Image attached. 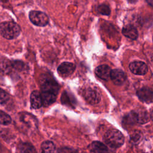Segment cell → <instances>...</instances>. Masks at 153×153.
<instances>
[{
    "mask_svg": "<svg viewBox=\"0 0 153 153\" xmlns=\"http://www.w3.org/2000/svg\"><path fill=\"white\" fill-rule=\"evenodd\" d=\"M129 69L133 74L137 75H143L148 72L146 64L141 61H134L130 63Z\"/></svg>",
    "mask_w": 153,
    "mask_h": 153,
    "instance_id": "6",
    "label": "cell"
},
{
    "mask_svg": "<svg viewBox=\"0 0 153 153\" xmlns=\"http://www.w3.org/2000/svg\"><path fill=\"white\" fill-rule=\"evenodd\" d=\"M31 106L34 109H39L42 105V100L41 93L35 90L32 92L30 97Z\"/></svg>",
    "mask_w": 153,
    "mask_h": 153,
    "instance_id": "14",
    "label": "cell"
},
{
    "mask_svg": "<svg viewBox=\"0 0 153 153\" xmlns=\"http://www.w3.org/2000/svg\"><path fill=\"white\" fill-rule=\"evenodd\" d=\"M128 1L131 4H133V3H135L136 2H137V0H128Z\"/></svg>",
    "mask_w": 153,
    "mask_h": 153,
    "instance_id": "24",
    "label": "cell"
},
{
    "mask_svg": "<svg viewBox=\"0 0 153 153\" xmlns=\"http://www.w3.org/2000/svg\"><path fill=\"white\" fill-rule=\"evenodd\" d=\"M41 97L42 100V105L48 106L53 103L56 100L57 94L50 91H41Z\"/></svg>",
    "mask_w": 153,
    "mask_h": 153,
    "instance_id": "13",
    "label": "cell"
},
{
    "mask_svg": "<svg viewBox=\"0 0 153 153\" xmlns=\"http://www.w3.org/2000/svg\"><path fill=\"white\" fill-rule=\"evenodd\" d=\"M82 96L85 100L91 105L97 104L100 100V95L94 88H88L84 89L82 92Z\"/></svg>",
    "mask_w": 153,
    "mask_h": 153,
    "instance_id": "5",
    "label": "cell"
},
{
    "mask_svg": "<svg viewBox=\"0 0 153 153\" xmlns=\"http://www.w3.org/2000/svg\"><path fill=\"white\" fill-rule=\"evenodd\" d=\"M41 91H50L57 94L59 91V85L53 79L45 80L41 85Z\"/></svg>",
    "mask_w": 153,
    "mask_h": 153,
    "instance_id": "11",
    "label": "cell"
},
{
    "mask_svg": "<svg viewBox=\"0 0 153 153\" xmlns=\"http://www.w3.org/2000/svg\"><path fill=\"white\" fill-rule=\"evenodd\" d=\"M9 99L8 94L4 90L0 88V103H6Z\"/></svg>",
    "mask_w": 153,
    "mask_h": 153,
    "instance_id": "21",
    "label": "cell"
},
{
    "mask_svg": "<svg viewBox=\"0 0 153 153\" xmlns=\"http://www.w3.org/2000/svg\"><path fill=\"white\" fill-rule=\"evenodd\" d=\"M75 69V65L71 62L62 63L57 68L59 74L62 77H68L72 75Z\"/></svg>",
    "mask_w": 153,
    "mask_h": 153,
    "instance_id": "7",
    "label": "cell"
},
{
    "mask_svg": "<svg viewBox=\"0 0 153 153\" xmlns=\"http://www.w3.org/2000/svg\"><path fill=\"white\" fill-rule=\"evenodd\" d=\"M146 2L148 4H149L151 6L153 7V0H146Z\"/></svg>",
    "mask_w": 153,
    "mask_h": 153,
    "instance_id": "23",
    "label": "cell"
},
{
    "mask_svg": "<svg viewBox=\"0 0 153 153\" xmlns=\"http://www.w3.org/2000/svg\"><path fill=\"white\" fill-rule=\"evenodd\" d=\"M12 68H14L18 71H22L25 66V64L19 60H16L11 62Z\"/></svg>",
    "mask_w": 153,
    "mask_h": 153,
    "instance_id": "20",
    "label": "cell"
},
{
    "mask_svg": "<svg viewBox=\"0 0 153 153\" xmlns=\"http://www.w3.org/2000/svg\"><path fill=\"white\" fill-rule=\"evenodd\" d=\"M111 79L113 83L117 85L124 84L126 79V75L123 71L120 69H113L111 74Z\"/></svg>",
    "mask_w": 153,
    "mask_h": 153,
    "instance_id": "10",
    "label": "cell"
},
{
    "mask_svg": "<svg viewBox=\"0 0 153 153\" xmlns=\"http://www.w3.org/2000/svg\"><path fill=\"white\" fill-rule=\"evenodd\" d=\"M149 120L148 112L143 109H136L129 114L128 120L130 123H137L139 124H145Z\"/></svg>",
    "mask_w": 153,
    "mask_h": 153,
    "instance_id": "4",
    "label": "cell"
},
{
    "mask_svg": "<svg viewBox=\"0 0 153 153\" xmlns=\"http://www.w3.org/2000/svg\"><path fill=\"white\" fill-rule=\"evenodd\" d=\"M20 153H36L34 146L28 142H22L19 146Z\"/></svg>",
    "mask_w": 153,
    "mask_h": 153,
    "instance_id": "17",
    "label": "cell"
},
{
    "mask_svg": "<svg viewBox=\"0 0 153 153\" xmlns=\"http://www.w3.org/2000/svg\"><path fill=\"white\" fill-rule=\"evenodd\" d=\"M59 153H78L77 151H76L74 149L68 148V147H64L59 149Z\"/></svg>",
    "mask_w": 153,
    "mask_h": 153,
    "instance_id": "22",
    "label": "cell"
},
{
    "mask_svg": "<svg viewBox=\"0 0 153 153\" xmlns=\"http://www.w3.org/2000/svg\"><path fill=\"white\" fill-rule=\"evenodd\" d=\"M21 32L20 26L13 21H5L0 23V33L7 39H13Z\"/></svg>",
    "mask_w": 153,
    "mask_h": 153,
    "instance_id": "1",
    "label": "cell"
},
{
    "mask_svg": "<svg viewBox=\"0 0 153 153\" xmlns=\"http://www.w3.org/2000/svg\"><path fill=\"white\" fill-rule=\"evenodd\" d=\"M137 95L139 99L146 103L153 102V91L148 87H142L138 90Z\"/></svg>",
    "mask_w": 153,
    "mask_h": 153,
    "instance_id": "8",
    "label": "cell"
},
{
    "mask_svg": "<svg viewBox=\"0 0 153 153\" xmlns=\"http://www.w3.org/2000/svg\"><path fill=\"white\" fill-rule=\"evenodd\" d=\"M29 17L30 22L37 26H45L49 23L48 16L42 11H31L29 13Z\"/></svg>",
    "mask_w": 153,
    "mask_h": 153,
    "instance_id": "3",
    "label": "cell"
},
{
    "mask_svg": "<svg viewBox=\"0 0 153 153\" xmlns=\"http://www.w3.org/2000/svg\"><path fill=\"white\" fill-rule=\"evenodd\" d=\"M91 153H109L107 146L99 141L93 142L88 146Z\"/></svg>",
    "mask_w": 153,
    "mask_h": 153,
    "instance_id": "12",
    "label": "cell"
},
{
    "mask_svg": "<svg viewBox=\"0 0 153 153\" xmlns=\"http://www.w3.org/2000/svg\"><path fill=\"white\" fill-rule=\"evenodd\" d=\"M150 117L151 118V120L153 121V111L151 112V115H150Z\"/></svg>",
    "mask_w": 153,
    "mask_h": 153,
    "instance_id": "25",
    "label": "cell"
},
{
    "mask_svg": "<svg viewBox=\"0 0 153 153\" xmlns=\"http://www.w3.org/2000/svg\"><path fill=\"white\" fill-rule=\"evenodd\" d=\"M2 2H7V0H1Z\"/></svg>",
    "mask_w": 153,
    "mask_h": 153,
    "instance_id": "26",
    "label": "cell"
},
{
    "mask_svg": "<svg viewBox=\"0 0 153 153\" xmlns=\"http://www.w3.org/2000/svg\"><path fill=\"white\" fill-rule=\"evenodd\" d=\"M111 71L112 70L109 66L106 65H102L96 68L95 74L99 78L105 81H108L111 78Z\"/></svg>",
    "mask_w": 153,
    "mask_h": 153,
    "instance_id": "9",
    "label": "cell"
},
{
    "mask_svg": "<svg viewBox=\"0 0 153 153\" xmlns=\"http://www.w3.org/2000/svg\"><path fill=\"white\" fill-rule=\"evenodd\" d=\"M105 143L113 148L120 147L124 142L123 134L117 129H111L106 132L103 137Z\"/></svg>",
    "mask_w": 153,
    "mask_h": 153,
    "instance_id": "2",
    "label": "cell"
},
{
    "mask_svg": "<svg viewBox=\"0 0 153 153\" xmlns=\"http://www.w3.org/2000/svg\"><path fill=\"white\" fill-rule=\"evenodd\" d=\"M11 122L10 116L5 112L0 110V124L2 125H8Z\"/></svg>",
    "mask_w": 153,
    "mask_h": 153,
    "instance_id": "18",
    "label": "cell"
},
{
    "mask_svg": "<svg viewBox=\"0 0 153 153\" xmlns=\"http://www.w3.org/2000/svg\"><path fill=\"white\" fill-rule=\"evenodd\" d=\"M123 34L131 39H136L138 37V32L135 27L131 25H127L122 29Z\"/></svg>",
    "mask_w": 153,
    "mask_h": 153,
    "instance_id": "15",
    "label": "cell"
},
{
    "mask_svg": "<svg viewBox=\"0 0 153 153\" xmlns=\"http://www.w3.org/2000/svg\"><path fill=\"white\" fill-rule=\"evenodd\" d=\"M41 153H59L54 144L51 141H44L41 146Z\"/></svg>",
    "mask_w": 153,
    "mask_h": 153,
    "instance_id": "16",
    "label": "cell"
},
{
    "mask_svg": "<svg viewBox=\"0 0 153 153\" xmlns=\"http://www.w3.org/2000/svg\"><path fill=\"white\" fill-rule=\"evenodd\" d=\"M97 11L100 14L105 16H109L111 13V10L109 6L105 4H101L99 5L97 7Z\"/></svg>",
    "mask_w": 153,
    "mask_h": 153,
    "instance_id": "19",
    "label": "cell"
}]
</instances>
